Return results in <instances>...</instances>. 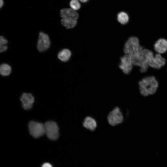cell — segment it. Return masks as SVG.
<instances>
[{
	"mask_svg": "<svg viewBox=\"0 0 167 167\" xmlns=\"http://www.w3.org/2000/svg\"><path fill=\"white\" fill-rule=\"evenodd\" d=\"M143 49L140 45L138 39L135 36L129 38L127 41L124 46V51L126 54L131 57L133 65L138 66L141 61V51Z\"/></svg>",
	"mask_w": 167,
	"mask_h": 167,
	"instance_id": "6da1fadb",
	"label": "cell"
},
{
	"mask_svg": "<svg viewBox=\"0 0 167 167\" xmlns=\"http://www.w3.org/2000/svg\"><path fill=\"white\" fill-rule=\"evenodd\" d=\"M139 91L142 95L147 96L154 94L158 87V83L153 76L146 77L139 83Z\"/></svg>",
	"mask_w": 167,
	"mask_h": 167,
	"instance_id": "7a4b0ae2",
	"label": "cell"
},
{
	"mask_svg": "<svg viewBox=\"0 0 167 167\" xmlns=\"http://www.w3.org/2000/svg\"><path fill=\"white\" fill-rule=\"evenodd\" d=\"M44 125L45 134L52 140L57 139L59 136V129L57 123L52 121L46 122Z\"/></svg>",
	"mask_w": 167,
	"mask_h": 167,
	"instance_id": "3957f363",
	"label": "cell"
},
{
	"mask_svg": "<svg viewBox=\"0 0 167 167\" xmlns=\"http://www.w3.org/2000/svg\"><path fill=\"white\" fill-rule=\"evenodd\" d=\"M29 133L35 138H39L45 134L44 125L34 121L30 122L28 125Z\"/></svg>",
	"mask_w": 167,
	"mask_h": 167,
	"instance_id": "277c9868",
	"label": "cell"
},
{
	"mask_svg": "<svg viewBox=\"0 0 167 167\" xmlns=\"http://www.w3.org/2000/svg\"><path fill=\"white\" fill-rule=\"evenodd\" d=\"M107 118L109 123L112 126L121 123L123 120V114L118 107L115 108L109 113Z\"/></svg>",
	"mask_w": 167,
	"mask_h": 167,
	"instance_id": "5b68a950",
	"label": "cell"
},
{
	"mask_svg": "<svg viewBox=\"0 0 167 167\" xmlns=\"http://www.w3.org/2000/svg\"><path fill=\"white\" fill-rule=\"evenodd\" d=\"M120 59L119 68L125 74H129L131 71L133 65L131 57L129 55L126 54L122 57Z\"/></svg>",
	"mask_w": 167,
	"mask_h": 167,
	"instance_id": "8992f818",
	"label": "cell"
},
{
	"mask_svg": "<svg viewBox=\"0 0 167 167\" xmlns=\"http://www.w3.org/2000/svg\"><path fill=\"white\" fill-rule=\"evenodd\" d=\"M141 53L143 56V60L140 66V71L141 72L144 73L148 69L149 60L154 55L152 51L146 49H143Z\"/></svg>",
	"mask_w": 167,
	"mask_h": 167,
	"instance_id": "52a82bcc",
	"label": "cell"
},
{
	"mask_svg": "<svg viewBox=\"0 0 167 167\" xmlns=\"http://www.w3.org/2000/svg\"><path fill=\"white\" fill-rule=\"evenodd\" d=\"M50 44V41L48 35L43 32H40L37 44L38 50L40 52L45 51L49 47Z\"/></svg>",
	"mask_w": 167,
	"mask_h": 167,
	"instance_id": "ba28073f",
	"label": "cell"
},
{
	"mask_svg": "<svg viewBox=\"0 0 167 167\" xmlns=\"http://www.w3.org/2000/svg\"><path fill=\"white\" fill-rule=\"evenodd\" d=\"M166 60L159 54H156L149 60V65L151 67L159 69L163 66L165 63Z\"/></svg>",
	"mask_w": 167,
	"mask_h": 167,
	"instance_id": "9c48e42d",
	"label": "cell"
},
{
	"mask_svg": "<svg viewBox=\"0 0 167 167\" xmlns=\"http://www.w3.org/2000/svg\"><path fill=\"white\" fill-rule=\"evenodd\" d=\"M20 100L22 102L23 108L26 110L30 109L34 101V97L30 93H23Z\"/></svg>",
	"mask_w": 167,
	"mask_h": 167,
	"instance_id": "30bf717a",
	"label": "cell"
},
{
	"mask_svg": "<svg viewBox=\"0 0 167 167\" xmlns=\"http://www.w3.org/2000/svg\"><path fill=\"white\" fill-rule=\"evenodd\" d=\"M154 47L158 54L165 53L167 51V40L162 38L159 39L154 44Z\"/></svg>",
	"mask_w": 167,
	"mask_h": 167,
	"instance_id": "8fae6325",
	"label": "cell"
},
{
	"mask_svg": "<svg viewBox=\"0 0 167 167\" xmlns=\"http://www.w3.org/2000/svg\"><path fill=\"white\" fill-rule=\"evenodd\" d=\"M62 18L76 20L79 17L78 13L72 9L65 8L62 9L60 12Z\"/></svg>",
	"mask_w": 167,
	"mask_h": 167,
	"instance_id": "7c38bea8",
	"label": "cell"
},
{
	"mask_svg": "<svg viewBox=\"0 0 167 167\" xmlns=\"http://www.w3.org/2000/svg\"><path fill=\"white\" fill-rule=\"evenodd\" d=\"M84 126L86 128L92 131L95 130L97 126L96 120L90 117H86L83 123Z\"/></svg>",
	"mask_w": 167,
	"mask_h": 167,
	"instance_id": "4fadbf2b",
	"label": "cell"
},
{
	"mask_svg": "<svg viewBox=\"0 0 167 167\" xmlns=\"http://www.w3.org/2000/svg\"><path fill=\"white\" fill-rule=\"evenodd\" d=\"M71 55V52L67 49H64L60 52L58 55V58L62 61H67Z\"/></svg>",
	"mask_w": 167,
	"mask_h": 167,
	"instance_id": "5bb4252c",
	"label": "cell"
},
{
	"mask_svg": "<svg viewBox=\"0 0 167 167\" xmlns=\"http://www.w3.org/2000/svg\"><path fill=\"white\" fill-rule=\"evenodd\" d=\"M61 22L62 24L66 28H74L76 25V20L62 18Z\"/></svg>",
	"mask_w": 167,
	"mask_h": 167,
	"instance_id": "9a60e30c",
	"label": "cell"
},
{
	"mask_svg": "<svg viewBox=\"0 0 167 167\" xmlns=\"http://www.w3.org/2000/svg\"><path fill=\"white\" fill-rule=\"evenodd\" d=\"M117 19L120 23L125 24L128 22L129 17L127 13L124 12H121L117 15Z\"/></svg>",
	"mask_w": 167,
	"mask_h": 167,
	"instance_id": "2e32d148",
	"label": "cell"
},
{
	"mask_svg": "<svg viewBox=\"0 0 167 167\" xmlns=\"http://www.w3.org/2000/svg\"><path fill=\"white\" fill-rule=\"evenodd\" d=\"M11 71L10 66L6 64H2L0 67V72L1 75L3 76L9 75Z\"/></svg>",
	"mask_w": 167,
	"mask_h": 167,
	"instance_id": "e0dca14e",
	"label": "cell"
},
{
	"mask_svg": "<svg viewBox=\"0 0 167 167\" xmlns=\"http://www.w3.org/2000/svg\"><path fill=\"white\" fill-rule=\"evenodd\" d=\"M70 6L71 9L75 11L79 10L80 7V4L78 0H71Z\"/></svg>",
	"mask_w": 167,
	"mask_h": 167,
	"instance_id": "ac0fdd59",
	"label": "cell"
},
{
	"mask_svg": "<svg viewBox=\"0 0 167 167\" xmlns=\"http://www.w3.org/2000/svg\"><path fill=\"white\" fill-rule=\"evenodd\" d=\"M7 43V41L3 36L0 37V48L7 46L6 44Z\"/></svg>",
	"mask_w": 167,
	"mask_h": 167,
	"instance_id": "d6986e66",
	"label": "cell"
},
{
	"mask_svg": "<svg viewBox=\"0 0 167 167\" xmlns=\"http://www.w3.org/2000/svg\"><path fill=\"white\" fill-rule=\"evenodd\" d=\"M41 167H53V166L49 163H45L42 165Z\"/></svg>",
	"mask_w": 167,
	"mask_h": 167,
	"instance_id": "ffe728a7",
	"label": "cell"
},
{
	"mask_svg": "<svg viewBox=\"0 0 167 167\" xmlns=\"http://www.w3.org/2000/svg\"><path fill=\"white\" fill-rule=\"evenodd\" d=\"M3 5V1L2 0H0V7H1Z\"/></svg>",
	"mask_w": 167,
	"mask_h": 167,
	"instance_id": "44dd1931",
	"label": "cell"
},
{
	"mask_svg": "<svg viewBox=\"0 0 167 167\" xmlns=\"http://www.w3.org/2000/svg\"><path fill=\"white\" fill-rule=\"evenodd\" d=\"M80 1L83 2H85L88 1V0H79Z\"/></svg>",
	"mask_w": 167,
	"mask_h": 167,
	"instance_id": "7402d4cb",
	"label": "cell"
}]
</instances>
